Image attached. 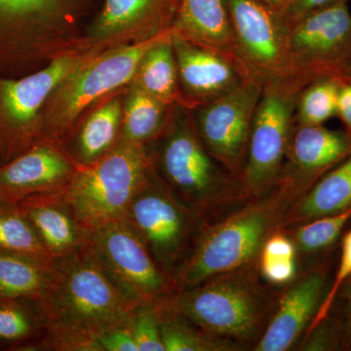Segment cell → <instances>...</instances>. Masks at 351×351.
Wrapping results in <instances>:
<instances>
[{"instance_id": "cell-1", "label": "cell", "mask_w": 351, "mask_h": 351, "mask_svg": "<svg viewBox=\"0 0 351 351\" xmlns=\"http://www.w3.org/2000/svg\"><path fill=\"white\" fill-rule=\"evenodd\" d=\"M38 302L44 336L38 350L100 351L97 339L125 326L138 302L87 244L54 261L49 287Z\"/></svg>"}, {"instance_id": "cell-2", "label": "cell", "mask_w": 351, "mask_h": 351, "mask_svg": "<svg viewBox=\"0 0 351 351\" xmlns=\"http://www.w3.org/2000/svg\"><path fill=\"white\" fill-rule=\"evenodd\" d=\"M302 195L300 189L279 179L267 195L245 200L206 221L191 257L175 277L176 292L257 263L265 241L284 230L288 212Z\"/></svg>"}, {"instance_id": "cell-3", "label": "cell", "mask_w": 351, "mask_h": 351, "mask_svg": "<svg viewBox=\"0 0 351 351\" xmlns=\"http://www.w3.org/2000/svg\"><path fill=\"white\" fill-rule=\"evenodd\" d=\"M168 302L203 331L254 348L271 317L277 298L263 283L257 263L177 291Z\"/></svg>"}, {"instance_id": "cell-4", "label": "cell", "mask_w": 351, "mask_h": 351, "mask_svg": "<svg viewBox=\"0 0 351 351\" xmlns=\"http://www.w3.org/2000/svg\"><path fill=\"white\" fill-rule=\"evenodd\" d=\"M164 135L156 159L151 157L154 171L189 209L209 221L247 200L239 180L208 152L191 119L178 115Z\"/></svg>"}, {"instance_id": "cell-5", "label": "cell", "mask_w": 351, "mask_h": 351, "mask_svg": "<svg viewBox=\"0 0 351 351\" xmlns=\"http://www.w3.org/2000/svg\"><path fill=\"white\" fill-rule=\"evenodd\" d=\"M152 169L151 156L144 145L119 141L96 162L77 167L64 191V199L91 232L125 218Z\"/></svg>"}, {"instance_id": "cell-6", "label": "cell", "mask_w": 351, "mask_h": 351, "mask_svg": "<svg viewBox=\"0 0 351 351\" xmlns=\"http://www.w3.org/2000/svg\"><path fill=\"white\" fill-rule=\"evenodd\" d=\"M124 219L142 237L157 263L174 282L206 223L163 184L154 168Z\"/></svg>"}, {"instance_id": "cell-7", "label": "cell", "mask_w": 351, "mask_h": 351, "mask_svg": "<svg viewBox=\"0 0 351 351\" xmlns=\"http://www.w3.org/2000/svg\"><path fill=\"white\" fill-rule=\"evenodd\" d=\"M297 83L263 86L249 136L246 159L239 177L245 199L260 197L276 186L295 125Z\"/></svg>"}, {"instance_id": "cell-8", "label": "cell", "mask_w": 351, "mask_h": 351, "mask_svg": "<svg viewBox=\"0 0 351 351\" xmlns=\"http://www.w3.org/2000/svg\"><path fill=\"white\" fill-rule=\"evenodd\" d=\"M237 57L252 80L265 85L297 83L289 53L287 25L260 0H226Z\"/></svg>"}, {"instance_id": "cell-9", "label": "cell", "mask_w": 351, "mask_h": 351, "mask_svg": "<svg viewBox=\"0 0 351 351\" xmlns=\"http://www.w3.org/2000/svg\"><path fill=\"white\" fill-rule=\"evenodd\" d=\"M286 25L289 53L304 86L320 77L343 80L351 69L348 2L318 9Z\"/></svg>"}, {"instance_id": "cell-10", "label": "cell", "mask_w": 351, "mask_h": 351, "mask_svg": "<svg viewBox=\"0 0 351 351\" xmlns=\"http://www.w3.org/2000/svg\"><path fill=\"white\" fill-rule=\"evenodd\" d=\"M89 246L113 278L138 304L171 297L176 285L125 219L90 232Z\"/></svg>"}, {"instance_id": "cell-11", "label": "cell", "mask_w": 351, "mask_h": 351, "mask_svg": "<svg viewBox=\"0 0 351 351\" xmlns=\"http://www.w3.org/2000/svg\"><path fill=\"white\" fill-rule=\"evenodd\" d=\"M80 66L75 58L62 57L24 77L0 75V164L36 143L39 110L52 92Z\"/></svg>"}, {"instance_id": "cell-12", "label": "cell", "mask_w": 351, "mask_h": 351, "mask_svg": "<svg viewBox=\"0 0 351 351\" xmlns=\"http://www.w3.org/2000/svg\"><path fill=\"white\" fill-rule=\"evenodd\" d=\"M263 85L245 80L230 93L193 108V120L208 152L239 180Z\"/></svg>"}, {"instance_id": "cell-13", "label": "cell", "mask_w": 351, "mask_h": 351, "mask_svg": "<svg viewBox=\"0 0 351 351\" xmlns=\"http://www.w3.org/2000/svg\"><path fill=\"white\" fill-rule=\"evenodd\" d=\"M166 32L110 53L85 68L76 69L64 82L60 94L56 125L60 128L69 125L93 101L128 82L137 73L145 53Z\"/></svg>"}, {"instance_id": "cell-14", "label": "cell", "mask_w": 351, "mask_h": 351, "mask_svg": "<svg viewBox=\"0 0 351 351\" xmlns=\"http://www.w3.org/2000/svg\"><path fill=\"white\" fill-rule=\"evenodd\" d=\"M329 267L318 263L298 274L279 299L253 350L286 351L304 337L328 292Z\"/></svg>"}, {"instance_id": "cell-15", "label": "cell", "mask_w": 351, "mask_h": 351, "mask_svg": "<svg viewBox=\"0 0 351 351\" xmlns=\"http://www.w3.org/2000/svg\"><path fill=\"white\" fill-rule=\"evenodd\" d=\"M76 169L56 147L36 141L19 156L0 164V202L18 204L31 196L63 191Z\"/></svg>"}, {"instance_id": "cell-16", "label": "cell", "mask_w": 351, "mask_h": 351, "mask_svg": "<svg viewBox=\"0 0 351 351\" xmlns=\"http://www.w3.org/2000/svg\"><path fill=\"white\" fill-rule=\"evenodd\" d=\"M178 82L193 108L221 98L251 80L221 53L178 36L173 32Z\"/></svg>"}, {"instance_id": "cell-17", "label": "cell", "mask_w": 351, "mask_h": 351, "mask_svg": "<svg viewBox=\"0 0 351 351\" xmlns=\"http://www.w3.org/2000/svg\"><path fill=\"white\" fill-rule=\"evenodd\" d=\"M350 154L348 132L295 123L278 179L294 184L304 195Z\"/></svg>"}, {"instance_id": "cell-18", "label": "cell", "mask_w": 351, "mask_h": 351, "mask_svg": "<svg viewBox=\"0 0 351 351\" xmlns=\"http://www.w3.org/2000/svg\"><path fill=\"white\" fill-rule=\"evenodd\" d=\"M18 205L53 261L73 255L89 243L90 230L76 218L64 191L31 196Z\"/></svg>"}, {"instance_id": "cell-19", "label": "cell", "mask_w": 351, "mask_h": 351, "mask_svg": "<svg viewBox=\"0 0 351 351\" xmlns=\"http://www.w3.org/2000/svg\"><path fill=\"white\" fill-rule=\"evenodd\" d=\"M82 0H0V69L24 55L27 39L52 18L71 12Z\"/></svg>"}, {"instance_id": "cell-20", "label": "cell", "mask_w": 351, "mask_h": 351, "mask_svg": "<svg viewBox=\"0 0 351 351\" xmlns=\"http://www.w3.org/2000/svg\"><path fill=\"white\" fill-rule=\"evenodd\" d=\"M173 32L221 53L249 76L237 57L226 0H180Z\"/></svg>"}, {"instance_id": "cell-21", "label": "cell", "mask_w": 351, "mask_h": 351, "mask_svg": "<svg viewBox=\"0 0 351 351\" xmlns=\"http://www.w3.org/2000/svg\"><path fill=\"white\" fill-rule=\"evenodd\" d=\"M351 208V154L320 178L288 212L283 230Z\"/></svg>"}, {"instance_id": "cell-22", "label": "cell", "mask_w": 351, "mask_h": 351, "mask_svg": "<svg viewBox=\"0 0 351 351\" xmlns=\"http://www.w3.org/2000/svg\"><path fill=\"white\" fill-rule=\"evenodd\" d=\"M180 0H106L95 25L99 36H110L132 25L147 24L158 34L174 27Z\"/></svg>"}, {"instance_id": "cell-23", "label": "cell", "mask_w": 351, "mask_h": 351, "mask_svg": "<svg viewBox=\"0 0 351 351\" xmlns=\"http://www.w3.org/2000/svg\"><path fill=\"white\" fill-rule=\"evenodd\" d=\"M53 263L0 250V297L38 301L52 280Z\"/></svg>"}, {"instance_id": "cell-24", "label": "cell", "mask_w": 351, "mask_h": 351, "mask_svg": "<svg viewBox=\"0 0 351 351\" xmlns=\"http://www.w3.org/2000/svg\"><path fill=\"white\" fill-rule=\"evenodd\" d=\"M170 298V297H169ZM161 339L165 351H237L244 346L203 331L175 311L167 299L156 302Z\"/></svg>"}, {"instance_id": "cell-25", "label": "cell", "mask_w": 351, "mask_h": 351, "mask_svg": "<svg viewBox=\"0 0 351 351\" xmlns=\"http://www.w3.org/2000/svg\"><path fill=\"white\" fill-rule=\"evenodd\" d=\"M44 336L38 302L0 297V343L6 350H38Z\"/></svg>"}, {"instance_id": "cell-26", "label": "cell", "mask_w": 351, "mask_h": 351, "mask_svg": "<svg viewBox=\"0 0 351 351\" xmlns=\"http://www.w3.org/2000/svg\"><path fill=\"white\" fill-rule=\"evenodd\" d=\"M172 36L171 29L145 53L136 73L138 86L167 105L174 103L179 89Z\"/></svg>"}, {"instance_id": "cell-27", "label": "cell", "mask_w": 351, "mask_h": 351, "mask_svg": "<svg viewBox=\"0 0 351 351\" xmlns=\"http://www.w3.org/2000/svg\"><path fill=\"white\" fill-rule=\"evenodd\" d=\"M120 119L121 106L117 99L90 115L75 138V156L80 166L96 162L117 145Z\"/></svg>"}, {"instance_id": "cell-28", "label": "cell", "mask_w": 351, "mask_h": 351, "mask_svg": "<svg viewBox=\"0 0 351 351\" xmlns=\"http://www.w3.org/2000/svg\"><path fill=\"white\" fill-rule=\"evenodd\" d=\"M171 105L136 86L124 115L123 132L119 141L144 145L164 134L168 128V108Z\"/></svg>"}, {"instance_id": "cell-29", "label": "cell", "mask_w": 351, "mask_h": 351, "mask_svg": "<svg viewBox=\"0 0 351 351\" xmlns=\"http://www.w3.org/2000/svg\"><path fill=\"white\" fill-rule=\"evenodd\" d=\"M341 78L320 77L302 88L298 96L295 123L298 125H324L336 117Z\"/></svg>"}, {"instance_id": "cell-30", "label": "cell", "mask_w": 351, "mask_h": 351, "mask_svg": "<svg viewBox=\"0 0 351 351\" xmlns=\"http://www.w3.org/2000/svg\"><path fill=\"white\" fill-rule=\"evenodd\" d=\"M0 250L53 261L18 204L0 202Z\"/></svg>"}, {"instance_id": "cell-31", "label": "cell", "mask_w": 351, "mask_h": 351, "mask_svg": "<svg viewBox=\"0 0 351 351\" xmlns=\"http://www.w3.org/2000/svg\"><path fill=\"white\" fill-rule=\"evenodd\" d=\"M297 247L285 230H279L263 245L258 258V269L265 282L274 286L288 285L298 271Z\"/></svg>"}, {"instance_id": "cell-32", "label": "cell", "mask_w": 351, "mask_h": 351, "mask_svg": "<svg viewBox=\"0 0 351 351\" xmlns=\"http://www.w3.org/2000/svg\"><path fill=\"white\" fill-rule=\"evenodd\" d=\"M350 219L351 208L341 213L320 217L295 226L290 237L299 255H320L335 246Z\"/></svg>"}, {"instance_id": "cell-33", "label": "cell", "mask_w": 351, "mask_h": 351, "mask_svg": "<svg viewBox=\"0 0 351 351\" xmlns=\"http://www.w3.org/2000/svg\"><path fill=\"white\" fill-rule=\"evenodd\" d=\"M138 351H165L156 302H141L128 321Z\"/></svg>"}, {"instance_id": "cell-34", "label": "cell", "mask_w": 351, "mask_h": 351, "mask_svg": "<svg viewBox=\"0 0 351 351\" xmlns=\"http://www.w3.org/2000/svg\"><path fill=\"white\" fill-rule=\"evenodd\" d=\"M300 350L332 351L343 350V330L338 316L332 311L327 317L307 329Z\"/></svg>"}, {"instance_id": "cell-35", "label": "cell", "mask_w": 351, "mask_h": 351, "mask_svg": "<svg viewBox=\"0 0 351 351\" xmlns=\"http://www.w3.org/2000/svg\"><path fill=\"white\" fill-rule=\"evenodd\" d=\"M351 276V230L346 232L341 239V257H339V263L338 269H337L336 276L331 282V286L328 289L326 295L323 300L322 304L316 313L315 317L309 325L308 329L314 325L317 324L321 320L324 319L331 313L332 306H334L335 300L339 289L343 284ZM307 331V330H306Z\"/></svg>"}, {"instance_id": "cell-36", "label": "cell", "mask_w": 351, "mask_h": 351, "mask_svg": "<svg viewBox=\"0 0 351 351\" xmlns=\"http://www.w3.org/2000/svg\"><path fill=\"white\" fill-rule=\"evenodd\" d=\"M100 351H138L128 323L101 335L97 339Z\"/></svg>"}, {"instance_id": "cell-37", "label": "cell", "mask_w": 351, "mask_h": 351, "mask_svg": "<svg viewBox=\"0 0 351 351\" xmlns=\"http://www.w3.org/2000/svg\"><path fill=\"white\" fill-rule=\"evenodd\" d=\"M348 1L350 0H293L281 15L285 24L288 25L313 11Z\"/></svg>"}, {"instance_id": "cell-38", "label": "cell", "mask_w": 351, "mask_h": 351, "mask_svg": "<svg viewBox=\"0 0 351 351\" xmlns=\"http://www.w3.org/2000/svg\"><path fill=\"white\" fill-rule=\"evenodd\" d=\"M336 301L341 304V314L337 316L343 330V350H351V276L339 289Z\"/></svg>"}, {"instance_id": "cell-39", "label": "cell", "mask_w": 351, "mask_h": 351, "mask_svg": "<svg viewBox=\"0 0 351 351\" xmlns=\"http://www.w3.org/2000/svg\"><path fill=\"white\" fill-rule=\"evenodd\" d=\"M336 117L343 122L345 131L351 136V82L346 80H341L339 86Z\"/></svg>"}, {"instance_id": "cell-40", "label": "cell", "mask_w": 351, "mask_h": 351, "mask_svg": "<svg viewBox=\"0 0 351 351\" xmlns=\"http://www.w3.org/2000/svg\"><path fill=\"white\" fill-rule=\"evenodd\" d=\"M260 1L271 7L274 10L278 11V12L281 14L290 5L293 0H260Z\"/></svg>"}, {"instance_id": "cell-41", "label": "cell", "mask_w": 351, "mask_h": 351, "mask_svg": "<svg viewBox=\"0 0 351 351\" xmlns=\"http://www.w3.org/2000/svg\"><path fill=\"white\" fill-rule=\"evenodd\" d=\"M343 80H346V82H351V69L350 71L346 73V75L343 76Z\"/></svg>"}, {"instance_id": "cell-42", "label": "cell", "mask_w": 351, "mask_h": 351, "mask_svg": "<svg viewBox=\"0 0 351 351\" xmlns=\"http://www.w3.org/2000/svg\"><path fill=\"white\" fill-rule=\"evenodd\" d=\"M0 350H6L5 346L2 343H0Z\"/></svg>"}, {"instance_id": "cell-43", "label": "cell", "mask_w": 351, "mask_h": 351, "mask_svg": "<svg viewBox=\"0 0 351 351\" xmlns=\"http://www.w3.org/2000/svg\"><path fill=\"white\" fill-rule=\"evenodd\" d=\"M0 162H1V161H0Z\"/></svg>"}]
</instances>
